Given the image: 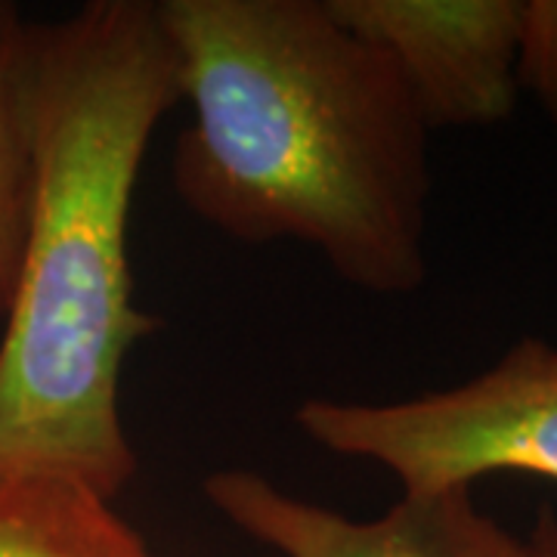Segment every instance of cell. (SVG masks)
<instances>
[{
    "instance_id": "9",
    "label": "cell",
    "mask_w": 557,
    "mask_h": 557,
    "mask_svg": "<svg viewBox=\"0 0 557 557\" xmlns=\"http://www.w3.org/2000/svg\"><path fill=\"white\" fill-rule=\"evenodd\" d=\"M530 548L536 557H557V511L542 502L536 511V520H533V530H530Z\"/></svg>"
},
{
    "instance_id": "4",
    "label": "cell",
    "mask_w": 557,
    "mask_h": 557,
    "mask_svg": "<svg viewBox=\"0 0 557 557\" xmlns=\"http://www.w3.org/2000/svg\"><path fill=\"white\" fill-rule=\"evenodd\" d=\"M394 62L428 131L486 127L518 106L520 0H325Z\"/></svg>"
},
{
    "instance_id": "8",
    "label": "cell",
    "mask_w": 557,
    "mask_h": 557,
    "mask_svg": "<svg viewBox=\"0 0 557 557\" xmlns=\"http://www.w3.org/2000/svg\"><path fill=\"white\" fill-rule=\"evenodd\" d=\"M515 78L557 124V0H520Z\"/></svg>"
},
{
    "instance_id": "1",
    "label": "cell",
    "mask_w": 557,
    "mask_h": 557,
    "mask_svg": "<svg viewBox=\"0 0 557 557\" xmlns=\"http://www.w3.org/2000/svg\"><path fill=\"white\" fill-rule=\"evenodd\" d=\"M183 100L159 0H90L35 28V180L0 338V474L115 498L137 478L121 366L161 322L134 304L131 201Z\"/></svg>"
},
{
    "instance_id": "3",
    "label": "cell",
    "mask_w": 557,
    "mask_h": 557,
    "mask_svg": "<svg viewBox=\"0 0 557 557\" xmlns=\"http://www.w3.org/2000/svg\"><path fill=\"white\" fill-rule=\"evenodd\" d=\"M300 434L387 468L403 493L474 486L520 471L557 483V347L520 338L478 379L403 403L304 399Z\"/></svg>"
},
{
    "instance_id": "2",
    "label": "cell",
    "mask_w": 557,
    "mask_h": 557,
    "mask_svg": "<svg viewBox=\"0 0 557 557\" xmlns=\"http://www.w3.org/2000/svg\"><path fill=\"white\" fill-rule=\"evenodd\" d=\"M193 121L180 201L248 245L317 248L347 285L428 278L431 131L394 62L325 0H159Z\"/></svg>"
},
{
    "instance_id": "6",
    "label": "cell",
    "mask_w": 557,
    "mask_h": 557,
    "mask_svg": "<svg viewBox=\"0 0 557 557\" xmlns=\"http://www.w3.org/2000/svg\"><path fill=\"white\" fill-rule=\"evenodd\" d=\"M0 557H156L109 498L57 478L0 474Z\"/></svg>"
},
{
    "instance_id": "7",
    "label": "cell",
    "mask_w": 557,
    "mask_h": 557,
    "mask_svg": "<svg viewBox=\"0 0 557 557\" xmlns=\"http://www.w3.org/2000/svg\"><path fill=\"white\" fill-rule=\"evenodd\" d=\"M35 28L38 22L25 20L16 3L0 0V319L16 292L32 208Z\"/></svg>"
},
{
    "instance_id": "5",
    "label": "cell",
    "mask_w": 557,
    "mask_h": 557,
    "mask_svg": "<svg viewBox=\"0 0 557 557\" xmlns=\"http://www.w3.org/2000/svg\"><path fill=\"white\" fill-rule=\"evenodd\" d=\"M201 493L239 533L282 557H536L527 539L480 511L468 486L403 493L375 520L292 496L245 468L208 474Z\"/></svg>"
}]
</instances>
